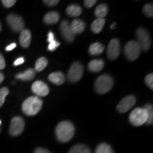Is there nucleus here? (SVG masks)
Listing matches in <instances>:
<instances>
[{"mask_svg": "<svg viewBox=\"0 0 153 153\" xmlns=\"http://www.w3.org/2000/svg\"><path fill=\"white\" fill-rule=\"evenodd\" d=\"M74 131L75 129L73 124L68 120H65L60 122L57 125L55 130V134L58 140L65 143L70 141L73 137Z\"/></svg>", "mask_w": 153, "mask_h": 153, "instance_id": "obj_1", "label": "nucleus"}, {"mask_svg": "<svg viewBox=\"0 0 153 153\" xmlns=\"http://www.w3.org/2000/svg\"><path fill=\"white\" fill-rule=\"evenodd\" d=\"M43 106V101L38 97H28L22 105V110L27 116H35L40 111Z\"/></svg>", "mask_w": 153, "mask_h": 153, "instance_id": "obj_2", "label": "nucleus"}, {"mask_svg": "<svg viewBox=\"0 0 153 153\" xmlns=\"http://www.w3.org/2000/svg\"><path fill=\"white\" fill-rule=\"evenodd\" d=\"M114 86V79L108 74H102L96 80L94 87L97 93L105 94L111 89Z\"/></svg>", "mask_w": 153, "mask_h": 153, "instance_id": "obj_3", "label": "nucleus"}, {"mask_svg": "<svg viewBox=\"0 0 153 153\" xmlns=\"http://www.w3.org/2000/svg\"><path fill=\"white\" fill-rule=\"evenodd\" d=\"M148 115L144 108H136L129 116L130 122L135 126H140L147 123Z\"/></svg>", "mask_w": 153, "mask_h": 153, "instance_id": "obj_4", "label": "nucleus"}, {"mask_svg": "<svg viewBox=\"0 0 153 153\" xmlns=\"http://www.w3.org/2000/svg\"><path fill=\"white\" fill-rule=\"evenodd\" d=\"M141 51V48L137 41H129L126 45L124 52L128 60L131 61L135 60L139 57Z\"/></svg>", "mask_w": 153, "mask_h": 153, "instance_id": "obj_5", "label": "nucleus"}, {"mask_svg": "<svg viewBox=\"0 0 153 153\" xmlns=\"http://www.w3.org/2000/svg\"><path fill=\"white\" fill-rule=\"evenodd\" d=\"M137 43L141 48V50L146 51L149 50L151 45L150 36L148 30L144 28H139L136 31Z\"/></svg>", "mask_w": 153, "mask_h": 153, "instance_id": "obj_6", "label": "nucleus"}, {"mask_svg": "<svg viewBox=\"0 0 153 153\" xmlns=\"http://www.w3.org/2000/svg\"><path fill=\"white\" fill-rule=\"evenodd\" d=\"M83 71L84 68L82 63L79 62H74L68 71V78L69 81L72 82L79 81L83 74Z\"/></svg>", "mask_w": 153, "mask_h": 153, "instance_id": "obj_7", "label": "nucleus"}, {"mask_svg": "<svg viewBox=\"0 0 153 153\" xmlns=\"http://www.w3.org/2000/svg\"><path fill=\"white\" fill-rule=\"evenodd\" d=\"M7 22L11 29L15 32L22 31L24 28V22L18 15L11 14L7 16Z\"/></svg>", "mask_w": 153, "mask_h": 153, "instance_id": "obj_8", "label": "nucleus"}, {"mask_svg": "<svg viewBox=\"0 0 153 153\" xmlns=\"http://www.w3.org/2000/svg\"><path fill=\"white\" fill-rule=\"evenodd\" d=\"M25 126L24 120L20 116H15L12 118L11 121L10 129H9V133L13 136H17L24 131Z\"/></svg>", "mask_w": 153, "mask_h": 153, "instance_id": "obj_9", "label": "nucleus"}, {"mask_svg": "<svg viewBox=\"0 0 153 153\" xmlns=\"http://www.w3.org/2000/svg\"><path fill=\"white\" fill-rule=\"evenodd\" d=\"M120 52V42L118 39L114 38L108 43L107 48V56L110 60H114L119 56Z\"/></svg>", "mask_w": 153, "mask_h": 153, "instance_id": "obj_10", "label": "nucleus"}, {"mask_svg": "<svg viewBox=\"0 0 153 153\" xmlns=\"http://www.w3.org/2000/svg\"><path fill=\"white\" fill-rule=\"evenodd\" d=\"M136 102V99L134 96L129 95L120 101L117 106V110L120 113H126L131 109Z\"/></svg>", "mask_w": 153, "mask_h": 153, "instance_id": "obj_11", "label": "nucleus"}, {"mask_svg": "<svg viewBox=\"0 0 153 153\" xmlns=\"http://www.w3.org/2000/svg\"><path fill=\"white\" fill-rule=\"evenodd\" d=\"M33 92L38 97H45L49 94V88L45 83L42 81H36L32 85Z\"/></svg>", "mask_w": 153, "mask_h": 153, "instance_id": "obj_12", "label": "nucleus"}, {"mask_svg": "<svg viewBox=\"0 0 153 153\" xmlns=\"http://www.w3.org/2000/svg\"><path fill=\"white\" fill-rule=\"evenodd\" d=\"M60 30L63 37L67 41L72 42L74 40L75 35L73 33L70 27V23L67 21H63L60 24Z\"/></svg>", "mask_w": 153, "mask_h": 153, "instance_id": "obj_13", "label": "nucleus"}, {"mask_svg": "<svg viewBox=\"0 0 153 153\" xmlns=\"http://www.w3.org/2000/svg\"><path fill=\"white\" fill-rule=\"evenodd\" d=\"M21 45L24 48H26L30 45L31 41V33L28 29H24L21 31L20 37H19Z\"/></svg>", "mask_w": 153, "mask_h": 153, "instance_id": "obj_14", "label": "nucleus"}, {"mask_svg": "<svg viewBox=\"0 0 153 153\" xmlns=\"http://www.w3.org/2000/svg\"><path fill=\"white\" fill-rule=\"evenodd\" d=\"M70 27L74 35L76 34H80L84 31L86 28V24L83 21L80 19H75L74 20L71 24Z\"/></svg>", "mask_w": 153, "mask_h": 153, "instance_id": "obj_15", "label": "nucleus"}, {"mask_svg": "<svg viewBox=\"0 0 153 153\" xmlns=\"http://www.w3.org/2000/svg\"><path fill=\"white\" fill-rule=\"evenodd\" d=\"M104 67V62L101 59H97V60H91L88 65V68L89 71L92 72H100Z\"/></svg>", "mask_w": 153, "mask_h": 153, "instance_id": "obj_16", "label": "nucleus"}, {"mask_svg": "<svg viewBox=\"0 0 153 153\" xmlns=\"http://www.w3.org/2000/svg\"><path fill=\"white\" fill-rule=\"evenodd\" d=\"M48 79L55 85H60L65 82V76L61 72H55L50 74Z\"/></svg>", "mask_w": 153, "mask_h": 153, "instance_id": "obj_17", "label": "nucleus"}, {"mask_svg": "<svg viewBox=\"0 0 153 153\" xmlns=\"http://www.w3.org/2000/svg\"><path fill=\"white\" fill-rule=\"evenodd\" d=\"M60 19V15L56 11H51L47 13L43 18V21L47 24H55L58 22Z\"/></svg>", "mask_w": 153, "mask_h": 153, "instance_id": "obj_18", "label": "nucleus"}, {"mask_svg": "<svg viewBox=\"0 0 153 153\" xmlns=\"http://www.w3.org/2000/svg\"><path fill=\"white\" fill-rule=\"evenodd\" d=\"M108 7L105 4H100L95 9L94 14L97 19H104L108 14Z\"/></svg>", "mask_w": 153, "mask_h": 153, "instance_id": "obj_19", "label": "nucleus"}, {"mask_svg": "<svg viewBox=\"0 0 153 153\" xmlns=\"http://www.w3.org/2000/svg\"><path fill=\"white\" fill-rule=\"evenodd\" d=\"M35 76V71L33 69H28L24 72L19 73L16 75V78L19 79L24 80V81H30L33 79Z\"/></svg>", "mask_w": 153, "mask_h": 153, "instance_id": "obj_20", "label": "nucleus"}, {"mask_svg": "<svg viewBox=\"0 0 153 153\" xmlns=\"http://www.w3.org/2000/svg\"><path fill=\"white\" fill-rule=\"evenodd\" d=\"M105 24L104 19H97L91 25V29L94 33H99Z\"/></svg>", "mask_w": 153, "mask_h": 153, "instance_id": "obj_21", "label": "nucleus"}, {"mask_svg": "<svg viewBox=\"0 0 153 153\" xmlns=\"http://www.w3.org/2000/svg\"><path fill=\"white\" fill-rule=\"evenodd\" d=\"M82 8L81 7L77 4H72L67 8L66 12L68 16L72 17L79 16L82 14Z\"/></svg>", "mask_w": 153, "mask_h": 153, "instance_id": "obj_22", "label": "nucleus"}, {"mask_svg": "<svg viewBox=\"0 0 153 153\" xmlns=\"http://www.w3.org/2000/svg\"><path fill=\"white\" fill-rule=\"evenodd\" d=\"M104 47L100 43H94L89 48V52L91 55H98L104 52Z\"/></svg>", "mask_w": 153, "mask_h": 153, "instance_id": "obj_23", "label": "nucleus"}, {"mask_svg": "<svg viewBox=\"0 0 153 153\" xmlns=\"http://www.w3.org/2000/svg\"><path fill=\"white\" fill-rule=\"evenodd\" d=\"M69 153H91V151L85 145L78 144L72 147Z\"/></svg>", "mask_w": 153, "mask_h": 153, "instance_id": "obj_24", "label": "nucleus"}, {"mask_svg": "<svg viewBox=\"0 0 153 153\" xmlns=\"http://www.w3.org/2000/svg\"><path fill=\"white\" fill-rule=\"evenodd\" d=\"M48 65V60L45 57H40L36 61L35 65V70L37 72H41L46 68Z\"/></svg>", "mask_w": 153, "mask_h": 153, "instance_id": "obj_25", "label": "nucleus"}, {"mask_svg": "<svg viewBox=\"0 0 153 153\" xmlns=\"http://www.w3.org/2000/svg\"><path fill=\"white\" fill-rule=\"evenodd\" d=\"M95 153H114L111 147L106 143L99 144L96 149Z\"/></svg>", "mask_w": 153, "mask_h": 153, "instance_id": "obj_26", "label": "nucleus"}, {"mask_svg": "<svg viewBox=\"0 0 153 153\" xmlns=\"http://www.w3.org/2000/svg\"><path fill=\"white\" fill-rule=\"evenodd\" d=\"M144 108L146 110L147 113H148V120H147V124H152V120H153V108L152 105L148 104L145 105Z\"/></svg>", "mask_w": 153, "mask_h": 153, "instance_id": "obj_27", "label": "nucleus"}, {"mask_svg": "<svg viewBox=\"0 0 153 153\" xmlns=\"http://www.w3.org/2000/svg\"><path fill=\"white\" fill-rule=\"evenodd\" d=\"M9 89L7 87H3L0 89V107L3 106L6 97L9 94Z\"/></svg>", "mask_w": 153, "mask_h": 153, "instance_id": "obj_28", "label": "nucleus"}, {"mask_svg": "<svg viewBox=\"0 0 153 153\" xmlns=\"http://www.w3.org/2000/svg\"><path fill=\"white\" fill-rule=\"evenodd\" d=\"M143 12L148 17L153 16V6L152 4L148 3L143 7Z\"/></svg>", "mask_w": 153, "mask_h": 153, "instance_id": "obj_29", "label": "nucleus"}, {"mask_svg": "<svg viewBox=\"0 0 153 153\" xmlns=\"http://www.w3.org/2000/svg\"><path fill=\"white\" fill-rule=\"evenodd\" d=\"M145 83L148 86L149 88H150L151 89H153V74L152 73L149 74L148 75L146 76L145 79Z\"/></svg>", "mask_w": 153, "mask_h": 153, "instance_id": "obj_30", "label": "nucleus"}, {"mask_svg": "<svg viewBox=\"0 0 153 153\" xmlns=\"http://www.w3.org/2000/svg\"><path fill=\"white\" fill-rule=\"evenodd\" d=\"M16 2V1H15V0H3V1H1L4 7H7V8H10V7H13Z\"/></svg>", "mask_w": 153, "mask_h": 153, "instance_id": "obj_31", "label": "nucleus"}, {"mask_svg": "<svg viewBox=\"0 0 153 153\" xmlns=\"http://www.w3.org/2000/svg\"><path fill=\"white\" fill-rule=\"evenodd\" d=\"M59 45H60V43L54 41L51 42V43H50L48 46V50L49 51H54Z\"/></svg>", "mask_w": 153, "mask_h": 153, "instance_id": "obj_32", "label": "nucleus"}, {"mask_svg": "<svg viewBox=\"0 0 153 153\" xmlns=\"http://www.w3.org/2000/svg\"><path fill=\"white\" fill-rule=\"evenodd\" d=\"M97 2V0H85V1H84L85 7H87V8H91V7H93L94 5Z\"/></svg>", "mask_w": 153, "mask_h": 153, "instance_id": "obj_33", "label": "nucleus"}, {"mask_svg": "<svg viewBox=\"0 0 153 153\" xmlns=\"http://www.w3.org/2000/svg\"><path fill=\"white\" fill-rule=\"evenodd\" d=\"M43 2L50 7H53V6L57 5L59 3L58 0H45L43 1Z\"/></svg>", "mask_w": 153, "mask_h": 153, "instance_id": "obj_34", "label": "nucleus"}, {"mask_svg": "<svg viewBox=\"0 0 153 153\" xmlns=\"http://www.w3.org/2000/svg\"><path fill=\"white\" fill-rule=\"evenodd\" d=\"M6 67V63L3 55L0 53V70H3Z\"/></svg>", "mask_w": 153, "mask_h": 153, "instance_id": "obj_35", "label": "nucleus"}, {"mask_svg": "<svg viewBox=\"0 0 153 153\" xmlns=\"http://www.w3.org/2000/svg\"><path fill=\"white\" fill-rule=\"evenodd\" d=\"M24 58L23 57H19V58H17L16 60L14 61V65L15 66H17V65H20L23 64V63L24 62Z\"/></svg>", "mask_w": 153, "mask_h": 153, "instance_id": "obj_36", "label": "nucleus"}, {"mask_svg": "<svg viewBox=\"0 0 153 153\" xmlns=\"http://www.w3.org/2000/svg\"><path fill=\"white\" fill-rule=\"evenodd\" d=\"M48 42H49V43H51V42L54 41H55V36H54V33H53V32L50 31L49 33L48 34Z\"/></svg>", "mask_w": 153, "mask_h": 153, "instance_id": "obj_37", "label": "nucleus"}, {"mask_svg": "<svg viewBox=\"0 0 153 153\" xmlns=\"http://www.w3.org/2000/svg\"><path fill=\"white\" fill-rule=\"evenodd\" d=\"M16 47V44L15 43H11L10 45H9L8 46H7V48H6V51H12V50H14Z\"/></svg>", "mask_w": 153, "mask_h": 153, "instance_id": "obj_38", "label": "nucleus"}, {"mask_svg": "<svg viewBox=\"0 0 153 153\" xmlns=\"http://www.w3.org/2000/svg\"><path fill=\"white\" fill-rule=\"evenodd\" d=\"M35 153H51L48 150L44 148H37L35 151Z\"/></svg>", "mask_w": 153, "mask_h": 153, "instance_id": "obj_39", "label": "nucleus"}, {"mask_svg": "<svg viewBox=\"0 0 153 153\" xmlns=\"http://www.w3.org/2000/svg\"><path fill=\"white\" fill-rule=\"evenodd\" d=\"M4 79V74L2 72H0V84L1 83V82H3Z\"/></svg>", "mask_w": 153, "mask_h": 153, "instance_id": "obj_40", "label": "nucleus"}, {"mask_svg": "<svg viewBox=\"0 0 153 153\" xmlns=\"http://www.w3.org/2000/svg\"><path fill=\"white\" fill-rule=\"evenodd\" d=\"M116 23L114 22V24H113L111 26V29H114V28L116 27Z\"/></svg>", "mask_w": 153, "mask_h": 153, "instance_id": "obj_41", "label": "nucleus"}, {"mask_svg": "<svg viewBox=\"0 0 153 153\" xmlns=\"http://www.w3.org/2000/svg\"><path fill=\"white\" fill-rule=\"evenodd\" d=\"M1 23H0V31H1Z\"/></svg>", "mask_w": 153, "mask_h": 153, "instance_id": "obj_42", "label": "nucleus"}, {"mask_svg": "<svg viewBox=\"0 0 153 153\" xmlns=\"http://www.w3.org/2000/svg\"><path fill=\"white\" fill-rule=\"evenodd\" d=\"M0 125H1V120H0Z\"/></svg>", "mask_w": 153, "mask_h": 153, "instance_id": "obj_43", "label": "nucleus"}]
</instances>
